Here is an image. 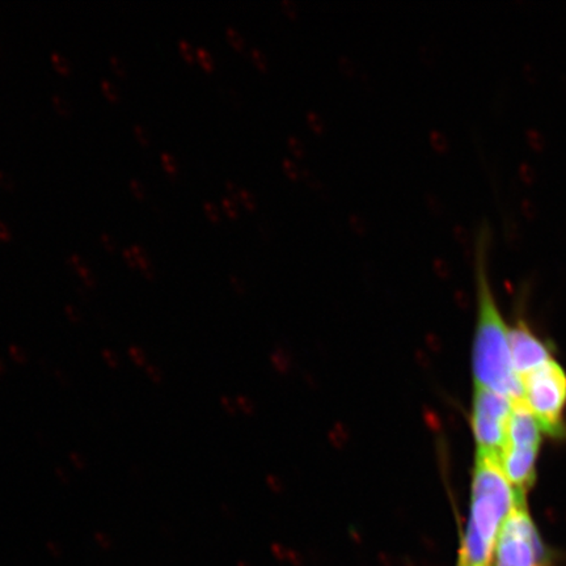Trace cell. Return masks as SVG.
<instances>
[{
    "instance_id": "cell-16",
    "label": "cell",
    "mask_w": 566,
    "mask_h": 566,
    "mask_svg": "<svg viewBox=\"0 0 566 566\" xmlns=\"http://www.w3.org/2000/svg\"><path fill=\"white\" fill-rule=\"evenodd\" d=\"M101 88H103V91H104V94H106V97H109L111 100H117L118 99V89L115 88V85L112 83V82H109L108 79H103L101 80Z\"/></svg>"
},
{
    "instance_id": "cell-19",
    "label": "cell",
    "mask_w": 566,
    "mask_h": 566,
    "mask_svg": "<svg viewBox=\"0 0 566 566\" xmlns=\"http://www.w3.org/2000/svg\"><path fill=\"white\" fill-rule=\"evenodd\" d=\"M129 185H130V189H132V193L137 196V199H144L146 197V189L143 187V184H142L141 181L138 179H132L130 180V182H129Z\"/></svg>"
},
{
    "instance_id": "cell-17",
    "label": "cell",
    "mask_w": 566,
    "mask_h": 566,
    "mask_svg": "<svg viewBox=\"0 0 566 566\" xmlns=\"http://www.w3.org/2000/svg\"><path fill=\"white\" fill-rule=\"evenodd\" d=\"M109 62H111V66L113 67L114 71L118 74L120 76H125L126 75V66H125V63H123L122 61L120 59V57L117 56V54H111L109 56Z\"/></svg>"
},
{
    "instance_id": "cell-23",
    "label": "cell",
    "mask_w": 566,
    "mask_h": 566,
    "mask_svg": "<svg viewBox=\"0 0 566 566\" xmlns=\"http://www.w3.org/2000/svg\"><path fill=\"white\" fill-rule=\"evenodd\" d=\"M134 132H135V135L138 137V139H139L143 144L150 143L149 132H147V129H144L142 125H135V126H134Z\"/></svg>"
},
{
    "instance_id": "cell-1",
    "label": "cell",
    "mask_w": 566,
    "mask_h": 566,
    "mask_svg": "<svg viewBox=\"0 0 566 566\" xmlns=\"http://www.w3.org/2000/svg\"><path fill=\"white\" fill-rule=\"evenodd\" d=\"M491 244V227L482 223L474 237V275L477 289V327L473 342L474 387L498 392L517 403L524 400L523 383L512 367L509 328L501 316L491 291L488 270Z\"/></svg>"
},
{
    "instance_id": "cell-22",
    "label": "cell",
    "mask_w": 566,
    "mask_h": 566,
    "mask_svg": "<svg viewBox=\"0 0 566 566\" xmlns=\"http://www.w3.org/2000/svg\"><path fill=\"white\" fill-rule=\"evenodd\" d=\"M100 239H101V241H103V244H104L105 249H108L109 252H115V251H117V241H115L113 237L109 235V234L103 232V234L100 235Z\"/></svg>"
},
{
    "instance_id": "cell-10",
    "label": "cell",
    "mask_w": 566,
    "mask_h": 566,
    "mask_svg": "<svg viewBox=\"0 0 566 566\" xmlns=\"http://www.w3.org/2000/svg\"><path fill=\"white\" fill-rule=\"evenodd\" d=\"M129 357L138 367H146L149 365V360L146 357V353L139 346H132L129 348Z\"/></svg>"
},
{
    "instance_id": "cell-29",
    "label": "cell",
    "mask_w": 566,
    "mask_h": 566,
    "mask_svg": "<svg viewBox=\"0 0 566 566\" xmlns=\"http://www.w3.org/2000/svg\"><path fill=\"white\" fill-rule=\"evenodd\" d=\"M11 236V229L8 227L6 226L3 222H0V239L1 240H10Z\"/></svg>"
},
{
    "instance_id": "cell-18",
    "label": "cell",
    "mask_w": 566,
    "mask_h": 566,
    "mask_svg": "<svg viewBox=\"0 0 566 566\" xmlns=\"http://www.w3.org/2000/svg\"><path fill=\"white\" fill-rule=\"evenodd\" d=\"M144 368H146L147 377H150L155 384H161V380H163V374H161V368L156 367V366H153V365H150V363Z\"/></svg>"
},
{
    "instance_id": "cell-21",
    "label": "cell",
    "mask_w": 566,
    "mask_h": 566,
    "mask_svg": "<svg viewBox=\"0 0 566 566\" xmlns=\"http://www.w3.org/2000/svg\"><path fill=\"white\" fill-rule=\"evenodd\" d=\"M70 462L73 463V465L79 471L84 470L85 465H87L84 456L82 453H76V451L70 453Z\"/></svg>"
},
{
    "instance_id": "cell-3",
    "label": "cell",
    "mask_w": 566,
    "mask_h": 566,
    "mask_svg": "<svg viewBox=\"0 0 566 566\" xmlns=\"http://www.w3.org/2000/svg\"><path fill=\"white\" fill-rule=\"evenodd\" d=\"M524 403L540 429L551 436L565 435L566 374L555 359L522 379Z\"/></svg>"
},
{
    "instance_id": "cell-20",
    "label": "cell",
    "mask_w": 566,
    "mask_h": 566,
    "mask_svg": "<svg viewBox=\"0 0 566 566\" xmlns=\"http://www.w3.org/2000/svg\"><path fill=\"white\" fill-rule=\"evenodd\" d=\"M196 53H197V57H199L201 63H202L203 66L206 67V68H211V67H213V58H211L210 53H208L206 49L199 47Z\"/></svg>"
},
{
    "instance_id": "cell-26",
    "label": "cell",
    "mask_w": 566,
    "mask_h": 566,
    "mask_svg": "<svg viewBox=\"0 0 566 566\" xmlns=\"http://www.w3.org/2000/svg\"><path fill=\"white\" fill-rule=\"evenodd\" d=\"M65 311H66L67 317L70 319L71 322H74V324H77V322L80 321V319H82L80 312L77 311V308L73 307V306H66Z\"/></svg>"
},
{
    "instance_id": "cell-8",
    "label": "cell",
    "mask_w": 566,
    "mask_h": 566,
    "mask_svg": "<svg viewBox=\"0 0 566 566\" xmlns=\"http://www.w3.org/2000/svg\"><path fill=\"white\" fill-rule=\"evenodd\" d=\"M130 248H132V252L135 253L137 258H138V269H139L142 273L144 274L147 278H150V279L153 278V277H155V269H153L151 261H150V258H149V256H147V252H146L141 246H138V244H132Z\"/></svg>"
},
{
    "instance_id": "cell-2",
    "label": "cell",
    "mask_w": 566,
    "mask_h": 566,
    "mask_svg": "<svg viewBox=\"0 0 566 566\" xmlns=\"http://www.w3.org/2000/svg\"><path fill=\"white\" fill-rule=\"evenodd\" d=\"M519 501L498 459L477 455L472 482L471 515L458 566H491L501 529Z\"/></svg>"
},
{
    "instance_id": "cell-25",
    "label": "cell",
    "mask_w": 566,
    "mask_h": 566,
    "mask_svg": "<svg viewBox=\"0 0 566 566\" xmlns=\"http://www.w3.org/2000/svg\"><path fill=\"white\" fill-rule=\"evenodd\" d=\"M123 257H125L126 263L130 265L132 268H138V258H137L135 253L132 252V249L130 246L126 248V249H123Z\"/></svg>"
},
{
    "instance_id": "cell-6",
    "label": "cell",
    "mask_w": 566,
    "mask_h": 566,
    "mask_svg": "<svg viewBox=\"0 0 566 566\" xmlns=\"http://www.w3.org/2000/svg\"><path fill=\"white\" fill-rule=\"evenodd\" d=\"M509 345L512 367L520 380L553 359L547 344L522 321L510 328Z\"/></svg>"
},
{
    "instance_id": "cell-31",
    "label": "cell",
    "mask_w": 566,
    "mask_h": 566,
    "mask_svg": "<svg viewBox=\"0 0 566 566\" xmlns=\"http://www.w3.org/2000/svg\"><path fill=\"white\" fill-rule=\"evenodd\" d=\"M4 371H6V365H4V362L0 359V377L4 374Z\"/></svg>"
},
{
    "instance_id": "cell-27",
    "label": "cell",
    "mask_w": 566,
    "mask_h": 566,
    "mask_svg": "<svg viewBox=\"0 0 566 566\" xmlns=\"http://www.w3.org/2000/svg\"><path fill=\"white\" fill-rule=\"evenodd\" d=\"M203 208H205V211L208 213V217L211 218L213 220H218V219H219V213H218L217 208H215L211 202H205Z\"/></svg>"
},
{
    "instance_id": "cell-12",
    "label": "cell",
    "mask_w": 566,
    "mask_h": 566,
    "mask_svg": "<svg viewBox=\"0 0 566 566\" xmlns=\"http://www.w3.org/2000/svg\"><path fill=\"white\" fill-rule=\"evenodd\" d=\"M161 161L163 167L165 168V170H167L168 173H176V172H177V168H179L177 161H176V159H175L170 153H168V152H163L161 155Z\"/></svg>"
},
{
    "instance_id": "cell-30",
    "label": "cell",
    "mask_w": 566,
    "mask_h": 566,
    "mask_svg": "<svg viewBox=\"0 0 566 566\" xmlns=\"http://www.w3.org/2000/svg\"><path fill=\"white\" fill-rule=\"evenodd\" d=\"M223 206L227 208V211H228V213L235 214L236 208L234 206V203H232L229 199H223Z\"/></svg>"
},
{
    "instance_id": "cell-15",
    "label": "cell",
    "mask_w": 566,
    "mask_h": 566,
    "mask_svg": "<svg viewBox=\"0 0 566 566\" xmlns=\"http://www.w3.org/2000/svg\"><path fill=\"white\" fill-rule=\"evenodd\" d=\"M105 363L111 368L120 367V358L112 349H104L101 351Z\"/></svg>"
},
{
    "instance_id": "cell-13",
    "label": "cell",
    "mask_w": 566,
    "mask_h": 566,
    "mask_svg": "<svg viewBox=\"0 0 566 566\" xmlns=\"http://www.w3.org/2000/svg\"><path fill=\"white\" fill-rule=\"evenodd\" d=\"M10 354L12 359L19 365H25L27 360H28V356H27L25 350L20 348L18 345H11Z\"/></svg>"
},
{
    "instance_id": "cell-4",
    "label": "cell",
    "mask_w": 566,
    "mask_h": 566,
    "mask_svg": "<svg viewBox=\"0 0 566 566\" xmlns=\"http://www.w3.org/2000/svg\"><path fill=\"white\" fill-rule=\"evenodd\" d=\"M514 401L486 388L474 387L472 429L477 455L498 459L508 446L510 417Z\"/></svg>"
},
{
    "instance_id": "cell-11",
    "label": "cell",
    "mask_w": 566,
    "mask_h": 566,
    "mask_svg": "<svg viewBox=\"0 0 566 566\" xmlns=\"http://www.w3.org/2000/svg\"><path fill=\"white\" fill-rule=\"evenodd\" d=\"M51 101H53V104H54L59 113H71V105L63 96H61L59 94H51Z\"/></svg>"
},
{
    "instance_id": "cell-24",
    "label": "cell",
    "mask_w": 566,
    "mask_h": 566,
    "mask_svg": "<svg viewBox=\"0 0 566 566\" xmlns=\"http://www.w3.org/2000/svg\"><path fill=\"white\" fill-rule=\"evenodd\" d=\"M0 185L6 189L15 188V181L7 172H4L3 170H0Z\"/></svg>"
},
{
    "instance_id": "cell-9",
    "label": "cell",
    "mask_w": 566,
    "mask_h": 566,
    "mask_svg": "<svg viewBox=\"0 0 566 566\" xmlns=\"http://www.w3.org/2000/svg\"><path fill=\"white\" fill-rule=\"evenodd\" d=\"M50 58H51V61H53L54 66H56V68H57L59 73H62V74H68V73L71 71V65H70V62H68V61H67V58L63 57L61 53H58V51H51Z\"/></svg>"
},
{
    "instance_id": "cell-14",
    "label": "cell",
    "mask_w": 566,
    "mask_h": 566,
    "mask_svg": "<svg viewBox=\"0 0 566 566\" xmlns=\"http://www.w3.org/2000/svg\"><path fill=\"white\" fill-rule=\"evenodd\" d=\"M179 47L181 53L184 54V57L189 59V61H194V58L197 56V53H196L197 50L191 46L190 42H188L187 39H180Z\"/></svg>"
},
{
    "instance_id": "cell-5",
    "label": "cell",
    "mask_w": 566,
    "mask_h": 566,
    "mask_svg": "<svg viewBox=\"0 0 566 566\" xmlns=\"http://www.w3.org/2000/svg\"><path fill=\"white\" fill-rule=\"evenodd\" d=\"M548 555L526 502L518 503L501 529L496 566H547Z\"/></svg>"
},
{
    "instance_id": "cell-7",
    "label": "cell",
    "mask_w": 566,
    "mask_h": 566,
    "mask_svg": "<svg viewBox=\"0 0 566 566\" xmlns=\"http://www.w3.org/2000/svg\"><path fill=\"white\" fill-rule=\"evenodd\" d=\"M67 263L71 265V268L75 270L76 273L79 274V277L83 279L85 286L94 287V284H96L94 273L91 272V268L82 258V256H79L77 253H71L68 257V260H67Z\"/></svg>"
},
{
    "instance_id": "cell-28",
    "label": "cell",
    "mask_w": 566,
    "mask_h": 566,
    "mask_svg": "<svg viewBox=\"0 0 566 566\" xmlns=\"http://www.w3.org/2000/svg\"><path fill=\"white\" fill-rule=\"evenodd\" d=\"M227 34H228V37L231 38V41H232L235 45H241V44H243V42H241L243 39H241L240 34L236 32L235 29H227Z\"/></svg>"
}]
</instances>
